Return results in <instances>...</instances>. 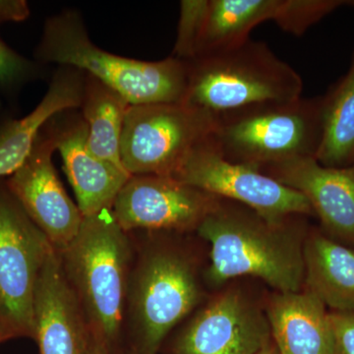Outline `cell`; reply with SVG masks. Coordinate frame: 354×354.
<instances>
[{
    "label": "cell",
    "mask_w": 354,
    "mask_h": 354,
    "mask_svg": "<svg viewBox=\"0 0 354 354\" xmlns=\"http://www.w3.org/2000/svg\"><path fill=\"white\" fill-rule=\"evenodd\" d=\"M135 257L128 288L125 337L136 354H158L169 335L211 295L208 252L196 234L131 232Z\"/></svg>",
    "instance_id": "6da1fadb"
},
{
    "label": "cell",
    "mask_w": 354,
    "mask_h": 354,
    "mask_svg": "<svg viewBox=\"0 0 354 354\" xmlns=\"http://www.w3.org/2000/svg\"><path fill=\"white\" fill-rule=\"evenodd\" d=\"M307 218L268 220L249 207L220 198L196 232L208 248L205 281L209 291L248 278L281 292L304 290Z\"/></svg>",
    "instance_id": "7a4b0ae2"
},
{
    "label": "cell",
    "mask_w": 354,
    "mask_h": 354,
    "mask_svg": "<svg viewBox=\"0 0 354 354\" xmlns=\"http://www.w3.org/2000/svg\"><path fill=\"white\" fill-rule=\"evenodd\" d=\"M93 337L123 354L125 318L135 241L113 209L84 216L73 241L57 252Z\"/></svg>",
    "instance_id": "3957f363"
},
{
    "label": "cell",
    "mask_w": 354,
    "mask_h": 354,
    "mask_svg": "<svg viewBox=\"0 0 354 354\" xmlns=\"http://www.w3.org/2000/svg\"><path fill=\"white\" fill-rule=\"evenodd\" d=\"M35 57L44 64L80 70L120 93L130 104L181 102L187 85L186 62L174 57L143 62L97 48L80 13L74 10L46 21Z\"/></svg>",
    "instance_id": "277c9868"
},
{
    "label": "cell",
    "mask_w": 354,
    "mask_h": 354,
    "mask_svg": "<svg viewBox=\"0 0 354 354\" xmlns=\"http://www.w3.org/2000/svg\"><path fill=\"white\" fill-rule=\"evenodd\" d=\"M186 64L187 85L181 104L214 118L254 104L301 97V76L263 41L249 39Z\"/></svg>",
    "instance_id": "5b68a950"
},
{
    "label": "cell",
    "mask_w": 354,
    "mask_h": 354,
    "mask_svg": "<svg viewBox=\"0 0 354 354\" xmlns=\"http://www.w3.org/2000/svg\"><path fill=\"white\" fill-rule=\"evenodd\" d=\"M322 139V97L264 102L216 118L209 141L225 160L259 169L315 158Z\"/></svg>",
    "instance_id": "8992f818"
},
{
    "label": "cell",
    "mask_w": 354,
    "mask_h": 354,
    "mask_svg": "<svg viewBox=\"0 0 354 354\" xmlns=\"http://www.w3.org/2000/svg\"><path fill=\"white\" fill-rule=\"evenodd\" d=\"M265 295L228 281L167 337L164 354H257L272 341Z\"/></svg>",
    "instance_id": "52a82bcc"
},
{
    "label": "cell",
    "mask_w": 354,
    "mask_h": 354,
    "mask_svg": "<svg viewBox=\"0 0 354 354\" xmlns=\"http://www.w3.org/2000/svg\"><path fill=\"white\" fill-rule=\"evenodd\" d=\"M53 251L48 237L0 179V326L9 339H35V295Z\"/></svg>",
    "instance_id": "ba28073f"
},
{
    "label": "cell",
    "mask_w": 354,
    "mask_h": 354,
    "mask_svg": "<svg viewBox=\"0 0 354 354\" xmlns=\"http://www.w3.org/2000/svg\"><path fill=\"white\" fill-rule=\"evenodd\" d=\"M216 118L176 104H130L121 137V162L130 176H172L211 137Z\"/></svg>",
    "instance_id": "9c48e42d"
},
{
    "label": "cell",
    "mask_w": 354,
    "mask_h": 354,
    "mask_svg": "<svg viewBox=\"0 0 354 354\" xmlns=\"http://www.w3.org/2000/svg\"><path fill=\"white\" fill-rule=\"evenodd\" d=\"M172 177L216 197L249 207L268 220L314 216L304 195L253 167L225 160L209 138L188 156Z\"/></svg>",
    "instance_id": "30bf717a"
},
{
    "label": "cell",
    "mask_w": 354,
    "mask_h": 354,
    "mask_svg": "<svg viewBox=\"0 0 354 354\" xmlns=\"http://www.w3.org/2000/svg\"><path fill=\"white\" fill-rule=\"evenodd\" d=\"M220 198L172 176H131L113 203L127 232L194 234Z\"/></svg>",
    "instance_id": "8fae6325"
},
{
    "label": "cell",
    "mask_w": 354,
    "mask_h": 354,
    "mask_svg": "<svg viewBox=\"0 0 354 354\" xmlns=\"http://www.w3.org/2000/svg\"><path fill=\"white\" fill-rule=\"evenodd\" d=\"M55 152L53 139L44 127L29 157L6 179V184L55 250L60 252L78 234L84 216L57 176L53 164Z\"/></svg>",
    "instance_id": "7c38bea8"
},
{
    "label": "cell",
    "mask_w": 354,
    "mask_h": 354,
    "mask_svg": "<svg viewBox=\"0 0 354 354\" xmlns=\"http://www.w3.org/2000/svg\"><path fill=\"white\" fill-rule=\"evenodd\" d=\"M259 171L304 195L324 234L354 248V164L328 167L313 157L297 158Z\"/></svg>",
    "instance_id": "4fadbf2b"
},
{
    "label": "cell",
    "mask_w": 354,
    "mask_h": 354,
    "mask_svg": "<svg viewBox=\"0 0 354 354\" xmlns=\"http://www.w3.org/2000/svg\"><path fill=\"white\" fill-rule=\"evenodd\" d=\"M44 129L64 160V171L82 215L113 209L118 193L131 176L91 152L88 127L81 111H62L46 122Z\"/></svg>",
    "instance_id": "5bb4252c"
},
{
    "label": "cell",
    "mask_w": 354,
    "mask_h": 354,
    "mask_svg": "<svg viewBox=\"0 0 354 354\" xmlns=\"http://www.w3.org/2000/svg\"><path fill=\"white\" fill-rule=\"evenodd\" d=\"M34 312L39 354H90L92 333L55 250L39 276Z\"/></svg>",
    "instance_id": "9a60e30c"
},
{
    "label": "cell",
    "mask_w": 354,
    "mask_h": 354,
    "mask_svg": "<svg viewBox=\"0 0 354 354\" xmlns=\"http://www.w3.org/2000/svg\"><path fill=\"white\" fill-rule=\"evenodd\" d=\"M265 310L279 354H334L329 310L309 290L269 291Z\"/></svg>",
    "instance_id": "2e32d148"
},
{
    "label": "cell",
    "mask_w": 354,
    "mask_h": 354,
    "mask_svg": "<svg viewBox=\"0 0 354 354\" xmlns=\"http://www.w3.org/2000/svg\"><path fill=\"white\" fill-rule=\"evenodd\" d=\"M85 73L60 66L43 100L21 120L0 123V179L10 176L29 157L41 128L62 111L81 108Z\"/></svg>",
    "instance_id": "e0dca14e"
},
{
    "label": "cell",
    "mask_w": 354,
    "mask_h": 354,
    "mask_svg": "<svg viewBox=\"0 0 354 354\" xmlns=\"http://www.w3.org/2000/svg\"><path fill=\"white\" fill-rule=\"evenodd\" d=\"M305 290L330 312L354 313V248L310 225L304 241Z\"/></svg>",
    "instance_id": "ac0fdd59"
},
{
    "label": "cell",
    "mask_w": 354,
    "mask_h": 354,
    "mask_svg": "<svg viewBox=\"0 0 354 354\" xmlns=\"http://www.w3.org/2000/svg\"><path fill=\"white\" fill-rule=\"evenodd\" d=\"M279 6V0H209L194 58L245 43L256 26L274 19Z\"/></svg>",
    "instance_id": "d6986e66"
},
{
    "label": "cell",
    "mask_w": 354,
    "mask_h": 354,
    "mask_svg": "<svg viewBox=\"0 0 354 354\" xmlns=\"http://www.w3.org/2000/svg\"><path fill=\"white\" fill-rule=\"evenodd\" d=\"M129 106L120 93L85 74L80 109L88 127V149L95 157L124 171L120 145Z\"/></svg>",
    "instance_id": "ffe728a7"
},
{
    "label": "cell",
    "mask_w": 354,
    "mask_h": 354,
    "mask_svg": "<svg viewBox=\"0 0 354 354\" xmlns=\"http://www.w3.org/2000/svg\"><path fill=\"white\" fill-rule=\"evenodd\" d=\"M315 158L328 167L354 164V53L348 73L322 97V139Z\"/></svg>",
    "instance_id": "44dd1931"
},
{
    "label": "cell",
    "mask_w": 354,
    "mask_h": 354,
    "mask_svg": "<svg viewBox=\"0 0 354 354\" xmlns=\"http://www.w3.org/2000/svg\"><path fill=\"white\" fill-rule=\"evenodd\" d=\"M346 4L348 1L342 0H279L272 21L283 31L300 37L311 26Z\"/></svg>",
    "instance_id": "7402d4cb"
},
{
    "label": "cell",
    "mask_w": 354,
    "mask_h": 354,
    "mask_svg": "<svg viewBox=\"0 0 354 354\" xmlns=\"http://www.w3.org/2000/svg\"><path fill=\"white\" fill-rule=\"evenodd\" d=\"M208 3L209 0H183L180 2L177 37L171 57L183 62H190L195 57Z\"/></svg>",
    "instance_id": "603a6c76"
},
{
    "label": "cell",
    "mask_w": 354,
    "mask_h": 354,
    "mask_svg": "<svg viewBox=\"0 0 354 354\" xmlns=\"http://www.w3.org/2000/svg\"><path fill=\"white\" fill-rule=\"evenodd\" d=\"M38 74V65L22 57L0 39V92L17 91Z\"/></svg>",
    "instance_id": "cb8c5ba5"
},
{
    "label": "cell",
    "mask_w": 354,
    "mask_h": 354,
    "mask_svg": "<svg viewBox=\"0 0 354 354\" xmlns=\"http://www.w3.org/2000/svg\"><path fill=\"white\" fill-rule=\"evenodd\" d=\"M334 354H354V313L330 312Z\"/></svg>",
    "instance_id": "d4e9b609"
},
{
    "label": "cell",
    "mask_w": 354,
    "mask_h": 354,
    "mask_svg": "<svg viewBox=\"0 0 354 354\" xmlns=\"http://www.w3.org/2000/svg\"><path fill=\"white\" fill-rule=\"evenodd\" d=\"M31 13L25 0H0V25L8 22H23Z\"/></svg>",
    "instance_id": "484cf974"
},
{
    "label": "cell",
    "mask_w": 354,
    "mask_h": 354,
    "mask_svg": "<svg viewBox=\"0 0 354 354\" xmlns=\"http://www.w3.org/2000/svg\"><path fill=\"white\" fill-rule=\"evenodd\" d=\"M90 354H113L109 351L108 346L100 339H95L92 335V342H91Z\"/></svg>",
    "instance_id": "4316f807"
},
{
    "label": "cell",
    "mask_w": 354,
    "mask_h": 354,
    "mask_svg": "<svg viewBox=\"0 0 354 354\" xmlns=\"http://www.w3.org/2000/svg\"><path fill=\"white\" fill-rule=\"evenodd\" d=\"M257 354H279L278 349H277L276 346H274V342H272V339L271 342H269V344H267V346H265V348H263L261 349L259 353Z\"/></svg>",
    "instance_id": "83f0119b"
},
{
    "label": "cell",
    "mask_w": 354,
    "mask_h": 354,
    "mask_svg": "<svg viewBox=\"0 0 354 354\" xmlns=\"http://www.w3.org/2000/svg\"><path fill=\"white\" fill-rule=\"evenodd\" d=\"M8 337H7L3 329H2L1 326H0V344H1V342L8 341Z\"/></svg>",
    "instance_id": "f1b7e54d"
},
{
    "label": "cell",
    "mask_w": 354,
    "mask_h": 354,
    "mask_svg": "<svg viewBox=\"0 0 354 354\" xmlns=\"http://www.w3.org/2000/svg\"><path fill=\"white\" fill-rule=\"evenodd\" d=\"M124 354H136L135 353H133L132 351H129V349H127V351H125Z\"/></svg>",
    "instance_id": "f546056e"
},
{
    "label": "cell",
    "mask_w": 354,
    "mask_h": 354,
    "mask_svg": "<svg viewBox=\"0 0 354 354\" xmlns=\"http://www.w3.org/2000/svg\"><path fill=\"white\" fill-rule=\"evenodd\" d=\"M348 6H351L354 7V0H353V1H348Z\"/></svg>",
    "instance_id": "4dcf8cb0"
}]
</instances>
